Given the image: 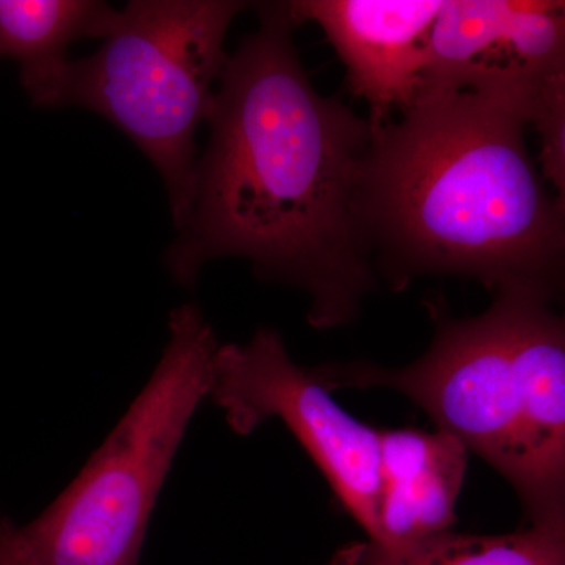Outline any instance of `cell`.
<instances>
[{
  "label": "cell",
  "instance_id": "cell-1",
  "mask_svg": "<svg viewBox=\"0 0 565 565\" xmlns=\"http://www.w3.org/2000/svg\"><path fill=\"white\" fill-rule=\"evenodd\" d=\"M256 11L258 29L228 55L212 93L191 212L166 263L192 286L212 259H247L262 280L310 297V326L334 329L377 285L362 221L373 126L316 90L288 2Z\"/></svg>",
  "mask_w": 565,
  "mask_h": 565
},
{
  "label": "cell",
  "instance_id": "cell-2",
  "mask_svg": "<svg viewBox=\"0 0 565 565\" xmlns=\"http://www.w3.org/2000/svg\"><path fill=\"white\" fill-rule=\"evenodd\" d=\"M527 110L501 93L422 96L373 128L362 221L375 275H426L552 303L565 270V200L526 143Z\"/></svg>",
  "mask_w": 565,
  "mask_h": 565
},
{
  "label": "cell",
  "instance_id": "cell-3",
  "mask_svg": "<svg viewBox=\"0 0 565 565\" xmlns=\"http://www.w3.org/2000/svg\"><path fill=\"white\" fill-rule=\"evenodd\" d=\"M248 3L132 0L95 54L20 74L33 106L82 107L117 126L161 174L174 226L188 221L195 134L228 54L226 32Z\"/></svg>",
  "mask_w": 565,
  "mask_h": 565
},
{
  "label": "cell",
  "instance_id": "cell-4",
  "mask_svg": "<svg viewBox=\"0 0 565 565\" xmlns=\"http://www.w3.org/2000/svg\"><path fill=\"white\" fill-rule=\"evenodd\" d=\"M150 381L81 473L17 526L32 565H139L159 493L196 408L210 397L218 341L196 305L174 308Z\"/></svg>",
  "mask_w": 565,
  "mask_h": 565
},
{
  "label": "cell",
  "instance_id": "cell-5",
  "mask_svg": "<svg viewBox=\"0 0 565 565\" xmlns=\"http://www.w3.org/2000/svg\"><path fill=\"white\" fill-rule=\"evenodd\" d=\"M523 294H498L484 313L441 315L433 344L403 367L367 362L313 367L327 388H388L404 394L514 487L525 509L534 497L523 424L516 333Z\"/></svg>",
  "mask_w": 565,
  "mask_h": 565
},
{
  "label": "cell",
  "instance_id": "cell-6",
  "mask_svg": "<svg viewBox=\"0 0 565 565\" xmlns=\"http://www.w3.org/2000/svg\"><path fill=\"white\" fill-rule=\"evenodd\" d=\"M210 397L239 435L280 419L373 541L381 498V430L353 418L313 370L294 363L280 334L259 329L248 343L218 345Z\"/></svg>",
  "mask_w": 565,
  "mask_h": 565
},
{
  "label": "cell",
  "instance_id": "cell-7",
  "mask_svg": "<svg viewBox=\"0 0 565 565\" xmlns=\"http://www.w3.org/2000/svg\"><path fill=\"white\" fill-rule=\"evenodd\" d=\"M559 71H565L564 2L444 0L430 35L422 96L503 93L531 109Z\"/></svg>",
  "mask_w": 565,
  "mask_h": 565
},
{
  "label": "cell",
  "instance_id": "cell-8",
  "mask_svg": "<svg viewBox=\"0 0 565 565\" xmlns=\"http://www.w3.org/2000/svg\"><path fill=\"white\" fill-rule=\"evenodd\" d=\"M444 0H299L297 25L315 22L340 55L349 90L370 106L374 129L422 96L430 35Z\"/></svg>",
  "mask_w": 565,
  "mask_h": 565
},
{
  "label": "cell",
  "instance_id": "cell-9",
  "mask_svg": "<svg viewBox=\"0 0 565 565\" xmlns=\"http://www.w3.org/2000/svg\"><path fill=\"white\" fill-rule=\"evenodd\" d=\"M467 457L463 445L441 430H381V498L371 542L399 548L449 533Z\"/></svg>",
  "mask_w": 565,
  "mask_h": 565
},
{
  "label": "cell",
  "instance_id": "cell-10",
  "mask_svg": "<svg viewBox=\"0 0 565 565\" xmlns=\"http://www.w3.org/2000/svg\"><path fill=\"white\" fill-rule=\"evenodd\" d=\"M330 565H565V525L530 523L503 535L449 531L399 548L360 542Z\"/></svg>",
  "mask_w": 565,
  "mask_h": 565
},
{
  "label": "cell",
  "instance_id": "cell-11",
  "mask_svg": "<svg viewBox=\"0 0 565 565\" xmlns=\"http://www.w3.org/2000/svg\"><path fill=\"white\" fill-rule=\"evenodd\" d=\"M120 10L96 0H0V58L20 74L66 57L71 43L106 39Z\"/></svg>",
  "mask_w": 565,
  "mask_h": 565
},
{
  "label": "cell",
  "instance_id": "cell-12",
  "mask_svg": "<svg viewBox=\"0 0 565 565\" xmlns=\"http://www.w3.org/2000/svg\"><path fill=\"white\" fill-rule=\"evenodd\" d=\"M527 126L541 140L539 163L545 181L565 200V71L545 82L531 109Z\"/></svg>",
  "mask_w": 565,
  "mask_h": 565
},
{
  "label": "cell",
  "instance_id": "cell-13",
  "mask_svg": "<svg viewBox=\"0 0 565 565\" xmlns=\"http://www.w3.org/2000/svg\"><path fill=\"white\" fill-rule=\"evenodd\" d=\"M0 565H32L18 542L17 526L0 514Z\"/></svg>",
  "mask_w": 565,
  "mask_h": 565
}]
</instances>
